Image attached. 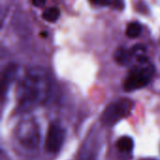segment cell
I'll return each mask as SVG.
<instances>
[{
	"instance_id": "obj_4",
	"label": "cell",
	"mask_w": 160,
	"mask_h": 160,
	"mask_svg": "<svg viewBox=\"0 0 160 160\" xmlns=\"http://www.w3.org/2000/svg\"><path fill=\"white\" fill-rule=\"evenodd\" d=\"M66 130L61 125L56 123H52L48 128L46 140H45V149L48 153L56 154L58 153L65 142Z\"/></svg>"
},
{
	"instance_id": "obj_9",
	"label": "cell",
	"mask_w": 160,
	"mask_h": 160,
	"mask_svg": "<svg viewBox=\"0 0 160 160\" xmlns=\"http://www.w3.org/2000/svg\"><path fill=\"white\" fill-rule=\"evenodd\" d=\"M142 27L139 22H130L128 27H127V31H126V35L130 38H138L141 33H142Z\"/></svg>"
},
{
	"instance_id": "obj_11",
	"label": "cell",
	"mask_w": 160,
	"mask_h": 160,
	"mask_svg": "<svg viewBox=\"0 0 160 160\" xmlns=\"http://www.w3.org/2000/svg\"><path fill=\"white\" fill-rule=\"evenodd\" d=\"M93 4L98 6H108L111 4V0H90Z\"/></svg>"
},
{
	"instance_id": "obj_6",
	"label": "cell",
	"mask_w": 160,
	"mask_h": 160,
	"mask_svg": "<svg viewBox=\"0 0 160 160\" xmlns=\"http://www.w3.org/2000/svg\"><path fill=\"white\" fill-rule=\"evenodd\" d=\"M18 71V67L16 65H9L8 66L2 75V82H1V93L4 96L8 91L9 85L13 82L16 74Z\"/></svg>"
},
{
	"instance_id": "obj_1",
	"label": "cell",
	"mask_w": 160,
	"mask_h": 160,
	"mask_svg": "<svg viewBox=\"0 0 160 160\" xmlns=\"http://www.w3.org/2000/svg\"><path fill=\"white\" fill-rule=\"evenodd\" d=\"M50 80L44 69H30L19 85L18 102L22 111H30L45 102L50 93Z\"/></svg>"
},
{
	"instance_id": "obj_2",
	"label": "cell",
	"mask_w": 160,
	"mask_h": 160,
	"mask_svg": "<svg viewBox=\"0 0 160 160\" xmlns=\"http://www.w3.org/2000/svg\"><path fill=\"white\" fill-rule=\"evenodd\" d=\"M155 74V68L148 63H140L139 67L133 68L124 82V90L127 92L135 91L145 87Z\"/></svg>"
},
{
	"instance_id": "obj_3",
	"label": "cell",
	"mask_w": 160,
	"mask_h": 160,
	"mask_svg": "<svg viewBox=\"0 0 160 160\" xmlns=\"http://www.w3.org/2000/svg\"><path fill=\"white\" fill-rule=\"evenodd\" d=\"M133 102L128 98H120L110 103L101 115V122L108 127L115 125L129 115L133 109Z\"/></svg>"
},
{
	"instance_id": "obj_12",
	"label": "cell",
	"mask_w": 160,
	"mask_h": 160,
	"mask_svg": "<svg viewBox=\"0 0 160 160\" xmlns=\"http://www.w3.org/2000/svg\"><path fill=\"white\" fill-rule=\"evenodd\" d=\"M46 0H32V4L36 7H42L45 5Z\"/></svg>"
},
{
	"instance_id": "obj_10",
	"label": "cell",
	"mask_w": 160,
	"mask_h": 160,
	"mask_svg": "<svg viewBox=\"0 0 160 160\" xmlns=\"http://www.w3.org/2000/svg\"><path fill=\"white\" fill-rule=\"evenodd\" d=\"M42 17L49 22H54L60 17V11L57 8H50L43 12Z\"/></svg>"
},
{
	"instance_id": "obj_8",
	"label": "cell",
	"mask_w": 160,
	"mask_h": 160,
	"mask_svg": "<svg viewBox=\"0 0 160 160\" xmlns=\"http://www.w3.org/2000/svg\"><path fill=\"white\" fill-rule=\"evenodd\" d=\"M116 147L122 153H130L134 148V141L130 137H122L117 141Z\"/></svg>"
},
{
	"instance_id": "obj_7",
	"label": "cell",
	"mask_w": 160,
	"mask_h": 160,
	"mask_svg": "<svg viewBox=\"0 0 160 160\" xmlns=\"http://www.w3.org/2000/svg\"><path fill=\"white\" fill-rule=\"evenodd\" d=\"M132 56L133 55L130 50H127L125 48H119L114 53V60L116 61L117 64L121 66H126L130 62Z\"/></svg>"
},
{
	"instance_id": "obj_5",
	"label": "cell",
	"mask_w": 160,
	"mask_h": 160,
	"mask_svg": "<svg viewBox=\"0 0 160 160\" xmlns=\"http://www.w3.org/2000/svg\"><path fill=\"white\" fill-rule=\"evenodd\" d=\"M18 139L21 144L28 149H35L38 146L39 133L36 124H28V126H22L19 130Z\"/></svg>"
}]
</instances>
